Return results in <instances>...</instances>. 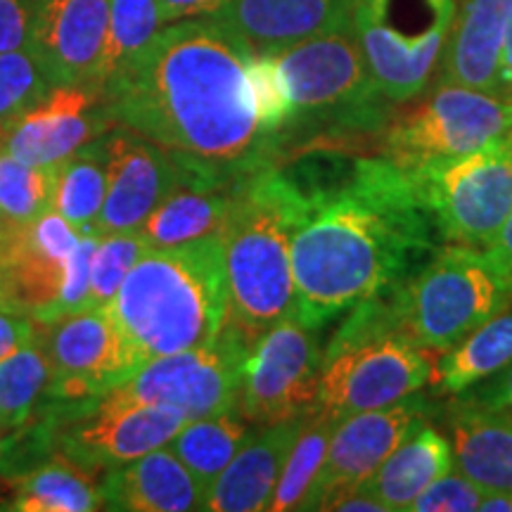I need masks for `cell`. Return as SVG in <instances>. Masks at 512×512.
Listing matches in <instances>:
<instances>
[{
    "mask_svg": "<svg viewBox=\"0 0 512 512\" xmlns=\"http://www.w3.org/2000/svg\"><path fill=\"white\" fill-rule=\"evenodd\" d=\"M188 422L178 408L105 394L91 411L64 427L60 451L98 475L166 446Z\"/></svg>",
    "mask_w": 512,
    "mask_h": 512,
    "instance_id": "5bb4252c",
    "label": "cell"
},
{
    "mask_svg": "<svg viewBox=\"0 0 512 512\" xmlns=\"http://www.w3.org/2000/svg\"><path fill=\"white\" fill-rule=\"evenodd\" d=\"M100 491L107 510L185 512L207 503V489L169 446L105 470Z\"/></svg>",
    "mask_w": 512,
    "mask_h": 512,
    "instance_id": "44dd1931",
    "label": "cell"
},
{
    "mask_svg": "<svg viewBox=\"0 0 512 512\" xmlns=\"http://www.w3.org/2000/svg\"><path fill=\"white\" fill-rule=\"evenodd\" d=\"M110 0H29V50L50 86L102 91Z\"/></svg>",
    "mask_w": 512,
    "mask_h": 512,
    "instance_id": "9a60e30c",
    "label": "cell"
},
{
    "mask_svg": "<svg viewBox=\"0 0 512 512\" xmlns=\"http://www.w3.org/2000/svg\"><path fill=\"white\" fill-rule=\"evenodd\" d=\"M8 430H10V427H8V422H5L3 415H0V439H3V434L8 432Z\"/></svg>",
    "mask_w": 512,
    "mask_h": 512,
    "instance_id": "7dc6e473",
    "label": "cell"
},
{
    "mask_svg": "<svg viewBox=\"0 0 512 512\" xmlns=\"http://www.w3.org/2000/svg\"><path fill=\"white\" fill-rule=\"evenodd\" d=\"M36 337L50 363V399L95 403L143 366L110 306L36 320Z\"/></svg>",
    "mask_w": 512,
    "mask_h": 512,
    "instance_id": "7c38bea8",
    "label": "cell"
},
{
    "mask_svg": "<svg viewBox=\"0 0 512 512\" xmlns=\"http://www.w3.org/2000/svg\"><path fill=\"white\" fill-rule=\"evenodd\" d=\"M112 128L98 86H53L12 121L5 152L29 166L50 169Z\"/></svg>",
    "mask_w": 512,
    "mask_h": 512,
    "instance_id": "d6986e66",
    "label": "cell"
},
{
    "mask_svg": "<svg viewBox=\"0 0 512 512\" xmlns=\"http://www.w3.org/2000/svg\"><path fill=\"white\" fill-rule=\"evenodd\" d=\"M306 197L280 164L240 176L221 228L228 323L254 342L294 313L292 240L306 219Z\"/></svg>",
    "mask_w": 512,
    "mask_h": 512,
    "instance_id": "3957f363",
    "label": "cell"
},
{
    "mask_svg": "<svg viewBox=\"0 0 512 512\" xmlns=\"http://www.w3.org/2000/svg\"><path fill=\"white\" fill-rule=\"evenodd\" d=\"M275 60L292 100L290 124L275 140L278 155L299 145L354 150L363 140H380L394 102L370 74L354 27L297 43Z\"/></svg>",
    "mask_w": 512,
    "mask_h": 512,
    "instance_id": "5b68a950",
    "label": "cell"
},
{
    "mask_svg": "<svg viewBox=\"0 0 512 512\" xmlns=\"http://www.w3.org/2000/svg\"><path fill=\"white\" fill-rule=\"evenodd\" d=\"M164 29L157 0H110L102 83L133 60Z\"/></svg>",
    "mask_w": 512,
    "mask_h": 512,
    "instance_id": "836d02e7",
    "label": "cell"
},
{
    "mask_svg": "<svg viewBox=\"0 0 512 512\" xmlns=\"http://www.w3.org/2000/svg\"><path fill=\"white\" fill-rule=\"evenodd\" d=\"M498 95L512 102V15L508 19L503 38V53L501 67H498Z\"/></svg>",
    "mask_w": 512,
    "mask_h": 512,
    "instance_id": "f6af8a7d",
    "label": "cell"
},
{
    "mask_svg": "<svg viewBox=\"0 0 512 512\" xmlns=\"http://www.w3.org/2000/svg\"><path fill=\"white\" fill-rule=\"evenodd\" d=\"M8 131H10V126L0 124V152L5 150V140H8Z\"/></svg>",
    "mask_w": 512,
    "mask_h": 512,
    "instance_id": "bcb514c9",
    "label": "cell"
},
{
    "mask_svg": "<svg viewBox=\"0 0 512 512\" xmlns=\"http://www.w3.org/2000/svg\"><path fill=\"white\" fill-rule=\"evenodd\" d=\"M320 510H342V512H389L375 494H370L363 484L344 486L337 489L328 501L320 505Z\"/></svg>",
    "mask_w": 512,
    "mask_h": 512,
    "instance_id": "b9f144b4",
    "label": "cell"
},
{
    "mask_svg": "<svg viewBox=\"0 0 512 512\" xmlns=\"http://www.w3.org/2000/svg\"><path fill=\"white\" fill-rule=\"evenodd\" d=\"M512 136V102L458 83H432L418 98L394 107L380 155L403 171L456 159Z\"/></svg>",
    "mask_w": 512,
    "mask_h": 512,
    "instance_id": "ba28073f",
    "label": "cell"
},
{
    "mask_svg": "<svg viewBox=\"0 0 512 512\" xmlns=\"http://www.w3.org/2000/svg\"><path fill=\"white\" fill-rule=\"evenodd\" d=\"M361 0H228L216 22L252 53L278 55L309 38L354 27Z\"/></svg>",
    "mask_w": 512,
    "mask_h": 512,
    "instance_id": "ffe728a7",
    "label": "cell"
},
{
    "mask_svg": "<svg viewBox=\"0 0 512 512\" xmlns=\"http://www.w3.org/2000/svg\"><path fill=\"white\" fill-rule=\"evenodd\" d=\"M304 418V415H302ZM302 418L278 425L256 427L252 439L240 448L238 456L221 472L211 486L204 510L214 512H259L268 510L275 486L283 475L287 453L297 439Z\"/></svg>",
    "mask_w": 512,
    "mask_h": 512,
    "instance_id": "603a6c76",
    "label": "cell"
},
{
    "mask_svg": "<svg viewBox=\"0 0 512 512\" xmlns=\"http://www.w3.org/2000/svg\"><path fill=\"white\" fill-rule=\"evenodd\" d=\"M247 79L252 86L256 117H259L261 131L268 138L278 140L280 133L292 119V100L287 93V83L280 74L275 55L252 53L247 62ZM278 147V145H275ZM278 155V152H275Z\"/></svg>",
    "mask_w": 512,
    "mask_h": 512,
    "instance_id": "8d00e7d4",
    "label": "cell"
},
{
    "mask_svg": "<svg viewBox=\"0 0 512 512\" xmlns=\"http://www.w3.org/2000/svg\"><path fill=\"white\" fill-rule=\"evenodd\" d=\"M36 335V320L24 313L0 306V361L15 354Z\"/></svg>",
    "mask_w": 512,
    "mask_h": 512,
    "instance_id": "60d3db41",
    "label": "cell"
},
{
    "mask_svg": "<svg viewBox=\"0 0 512 512\" xmlns=\"http://www.w3.org/2000/svg\"><path fill=\"white\" fill-rule=\"evenodd\" d=\"M437 358L396 323L392 294L384 290L351 306L323 349L318 411L342 420L418 394L432 380Z\"/></svg>",
    "mask_w": 512,
    "mask_h": 512,
    "instance_id": "8992f818",
    "label": "cell"
},
{
    "mask_svg": "<svg viewBox=\"0 0 512 512\" xmlns=\"http://www.w3.org/2000/svg\"><path fill=\"white\" fill-rule=\"evenodd\" d=\"M446 430L453 467L484 491H512V413L489 411L451 396Z\"/></svg>",
    "mask_w": 512,
    "mask_h": 512,
    "instance_id": "cb8c5ba5",
    "label": "cell"
},
{
    "mask_svg": "<svg viewBox=\"0 0 512 512\" xmlns=\"http://www.w3.org/2000/svg\"><path fill=\"white\" fill-rule=\"evenodd\" d=\"M451 470V441L430 427V420H427L415 427L361 484L380 498L389 512L411 510L415 498Z\"/></svg>",
    "mask_w": 512,
    "mask_h": 512,
    "instance_id": "484cf974",
    "label": "cell"
},
{
    "mask_svg": "<svg viewBox=\"0 0 512 512\" xmlns=\"http://www.w3.org/2000/svg\"><path fill=\"white\" fill-rule=\"evenodd\" d=\"M323 349L318 330L294 313L249 344L235 411L254 427L302 418L316 406Z\"/></svg>",
    "mask_w": 512,
    "mask_h": 512,
    "instance_id": "30bf717a",
    "label": "cell"
},
{
    "mask_svg": "<svg viewBox=\"0 0 512 512\" xmlns=\"http://www.w3.org/2000/svg\"><path fill=\"white\" fill-rule=\"evenodd\" d=\"M432 411L427 396L411 394L392 406L351 413L339 420L309 510H320L337 489L366 482L415 427L430 420Z\"/></svg>",
    "mask_w": 512,
    "mask_h": 512,
    "instance_id": "ac0fdd59",
    "label": "cell"
},
{
    "mask_svg": "<svg viewBox=\"0 0 512 512\" xmlns=\"http://www.w3.org/2000/svg\"><path fill=\"white\" fill-rule=\"evenodd\" d=\"M456 10L444 12L430 27L403 31L380 0H361L354 29L368 69L384 98L394 105L418 98L432 86Z\"/></svg>",
    "mask_w": 512,
    "mask_h": 512,
    "instance_id": "2e32d148",
    "label": "cell"
},
{
    "mask_svg": "<svg viewBox=\"0 0 512 512\" xmlns=\"http://www.w3.org/2000/svg\"><path fill=\"white\" fill-rule=\"evenodd\" d=\"M512 363V304L444 351L432 373L439 396H458Z\"/></svg>",
    "mask_w": 512,
    "mask_h": 512,
    "instance_id": "4316f807",
    "label": "cell"
},
{
    "mask_svg": "<svg viewBox=\"0 0 512 512\" xmlns=\"http://www.w3.org/2000/svg\"><path fill=\"white\" fill-rule=\"evenodd\" d=\"M29 48V0H0V53Z\"/></svg>",
    "mask_w": 512,
    "mask_h": 512,
    "instance_id": "ab89813d",
    "label": "cell"
},
{
    "mask_svg": "<svg viewBox=\"0 0 512 512\" xmlns=\"http://www.w3.org/2000/svg\"><path fill=\"white\" fill-rule=\"evenodd\" d=\"M512 0H460L441 57L439 81L498 95L503 38Z\"/></svg>",
    "mask_w": 512,
    "mask_h": 512,
    "instance_id": "7402d4cb",
    "label": "cell"
},
{
    "mask_svg": "<svg viewBox=\"0 0 512 512\" xmlns=\"http://www.w3.org/2000/svg\"><path fill=\"white\" fill-rule=\"evenodd\" d=\"M140 363L204 347L228 323V283L219 238L147 249L110 304Z\"/></svg>",
    "mask_w": 512,
    "mask_h": 512,
    "instance_id": "277c9868",
    "label": "cell"
},
{
    "mask_svg": "<svg viewBox=\"0 0 512 512\" xmlns=\"http://www.w3.org/2000/svg\"><path fill=\"white\" fill-rule=\"evenodd\" d=\"M48 76L29 48L0 53V124L12 126L50 91Z\"/></svg>",
    "mask_w": 512,
    "mask_h": 512,
    "instance_id": "d590c367",
    "label": "cell"
},
{
    "mask_svg": "<svg viewBox=\"0 0 512 512\" xmlns=\"http://www.w3.org/2000/svg\"><path fill=\"white\" fill-rule=\"evenodd\" d=\"M138 230L126 233H102L91 264V306H110L124 285L126 275L147 252Z\"/></svg>",
    "mask_w": 512,
    "mask_h": 512,
    "instance_id": "e575fe53",
    "label": "cell"
},
{
    "mask_svg": "<svg viewBox=\"0 0 512 512\" xmlns=\"http://www.w3.org/2000/svg\"><path fill=\"white\" fill-rule=\"evenodd\" d=\"M55 169L29 166L0 152V228L24 226L53 209Z\"/></svg>",
    "mask_w": 512,
    "mask_h": 512,
    "instance_id": "d6a6232c",
    "label": "cell"
},
{
    "mask_svg": "<svg viewBox=\"0 0 512 512\" xmlns=\"http://www.w3.org/2000/svg\"><path fill=\"white\" fill-rule=\"evenodd\" d=\"M159 15H162L164 27L166 24L181 22V19L192 17H211L219 12L228 0H157Z\"/></svg>",
    "mask_w": 512,
    "mask_h": 512,
    "instance_id": "7bdbcfd3",
    "label": "cell"
},
{
    "mask_svg": "<svg viewBox=\"0 0 512 512\" xmlns=\"http://www.w3.org/2000/svg\"><path fill=\"white\" fill-rule=\"evenodd\" d=\"M249 55L214 17L166 24L102 83V105L114 126L238 181L273 164L278 152L256 117Z\"/></svg>",
    "mask_w": 512,
    "mask_h": 512,
    "instance_id": "7a4b0ae2",
    "label": "cell"
},
{
    "mask_svg": "<svg viewBox=\"0 0 512 512\" xmlns=\"http://www.w3.org/2000/svg\"><path fill=\"white\" fill-rule=\"evenodd\" d=\"M0 306H5V302H3V292H0Z\"/></svg>",
    "mask_w": 512,
    "mask_h": 512,
    "instance_id": "c3c4849f",
    "label": "cell"
},
{
    "mask_svg": "<svg viewBox=\"0 0 512 512\" xmlns=\"http://www.w3.org/2000/svg\"><path fill=\"white\" fill-rule=\"evenodd\" d=\"M456 399L472 403V406L489 408V411L512 413V363H508L501 373L491 375L489 380L475 384L467 392L458 394Z\"/></svg>",
    "mask_w": 512,
    "mask_h": 512,
    "instance_id": "f35d334b",
    "label": "cell"
},
{
    "mask_svg": "<svg viewBox=\"0 0 512 512\" xmlns=\"http://www.w3.org/2000/svg\"><path fill=\"white\" fill-rule=\"evenodd\" d=\"M482 254L486 256V261H489V264L510 283L512 280V211L508 214V219H505L501 230H498L496 238L482 249Z\"/></svg>",
    "mask_w": 512,
    "mask_h": 512,
    "instance_id": "ee69618b",
    "label": "cell"
},
{
    "mask_svg": "<svg viewBox=\"0 0 512 512\" xmlns=\"http://www.w3.org/2000/svg\"><path fill=\"white\" fill-rule=\"evenodd\" d=\"M337 422V418L318 411V408L304 413L302 427H299L297 439L287 453L283 475L278 479L268 510H309Z\"/></svg>",
    "mask_w": 512,
    "mask_h": 512,
    "instance_id": "f546056e",
    "label": "cell"
},
{
    "mask_svg": "<svg viewBox=\"0 0 512 512\" xmlns=\"http://www.w3.org/2000/svg\"><path fill=\"white\" fill-rule=\"evenodd\" d=\"M233 183H211L181 178L164 202L140 223L138 233L150 249L181 247L190 242L219 238L226 221Z\"/></svg>",
    "mask_w": 512,
    "mask_h": 512,
    "instance_id": "d4e9b609",
    "label": "cell"
},
{
    "mask_svg": "<svg viewBox=\"0 0 512 512\" xmlns=\"http://www.w3.org/2000/svg\"><path fill=\"white\" fill-rule=\"evenodd\" d=\"M15 496L10 510L19 512H91L105 508L95 472L64 451L27 475L12 479Z\"/></svg>",
    "mask_w": 512,
    "mask_h": 512,
    "instance_id": "83f0119b",
    "label": "cell"
},
{
    "mask_svg": "<svg viewBox=\"0 0 512 512\" xmlns=\"http://www.w3.org/2000/svg\"><path fill=\"white\" fill-rule=\"evenodd\" d=\"M406 174L439 240L484 249L512 211V136Z\"/></svg>",
    "mask_w": 512,
    "mask_h": 512,
    "instance_id": "9c48e42d",
    "label": "cell"
},
{
    "mask_svg": "<svg viewBox=\"0 0 512 512\" xmlns=\"http://www.w3.org/2000/svg\"><path fill=\"white\" fill-rule=\"evenodd\" d=\"M105 190L107 150L100 136L57 164L53 209L79 228V233H91L105 202Z\"/></svg>",
    "mask_w": 512,
    "mask_h": 512,
    "instance_id": "4dcf8cb0",
    "label": "cell"
},
{
    "mask_svg": "<svg viewBox=\"0 0 512 512\" xmlns=\"http://www.w3.org/2000/svg\"><path fill=\"white\" fill-rule=\"evenodd\" d=\"M275 164L309 204L292 240L294 316L309 328L403 283L439 247L411 176L380 152L311 145Z\"/></svg>",
    "mask_w": 512,
    "mask_h": 512,
    "instance_id": "6da1fadb",
    "label": "cell"
},
{
    "mask_svg": "<svg viewBox=\"0 0 512 512\" xmlns=\"http://www.w3.org/2000/svg\"><path fill=\"white\" fill-rule=\"evenodd\" d=\"M254 432V425H249L233 408L211 418L190 420L166 446L181 458V463L197 477L209 496L211 486Z\"/></svg>",
    "mask_w": 512,
    "mask_h": 512,
    "instance_id": "f1b7e54d",
    "label": "cell"
},
{
    "mask_svg": "<svg viewBox=\"0 0 512 512\" xmlns=\"http://www.w3.org/2000/svg\"><path fill=\"white\" fill-rule=\"evenodd\" d=\"M508 285H510V292H512V280H510V283H508Z\"/></svg>",
    "mask_w": 512,
    "mask_h": 512,
    "instance_id": "681fc988",
    "label": "cell"
},
{
    "mask_svg": "<svg viewBox=\"0 0 512 512\" xmlns=\"http://www.w3.org/2000/svg\"><path fill=\"white\" fill-rule=\"evenodd\" d=\"M484 489L467 479L463 472H448L427 486L411 505L413 512H472L479 510Z\"/></svg>",
    "mask_w": 512,
    "mask_h": 512,
    "instance_id": "74e56055",
    "label": "cell"
},
{
    "mask_svg": "<svg viewBox=\"0 0 512 512\" xmlns=\"http://www.w3.org/2000/svg\"><path fill=\"white\" fill-rule=\"evenodd\" d=\"M79 228L48 209L24 226L0 228V292L8 309L34 320L60 316Z\"/></svg>",
    "mask_w": 512,
    "mask_h": 512,
    "instance_id": "4fadbf2b",
    "label": "cell"
},
{
    "mask_svg": "<svg viewBox=\"0 0 512 512\" xmlns=\"http://www.w3.org/2000/svg\"><path fill=\"white\" fill-rule=\"evenodd\" d=\"M396 323L420 347L444 354L512 304L508 280L467 245L437 247L399 285L389 287Z\"/></svg>",
    "mask_w": 512,
    "mask_h": 512,
    "instance_id": "52a82bcc",
    "label": "cell"
},
{
    "mask_svg": "<svg viewBox=\"0 0 512 512\" xmlns=\"http://www.w3.org/2000/svg\"><path fill=\"white\" fill-rule=\"evenodd\" d=\"M249 344L240 330L226 323L214 342L152 358L107 394L121 401L178 408L190 420L233 411Z\"/></svg>",
    "mask_w": 512,
    "mask_h": 512,
    "instance_id": "8fae6325",
    "label": "cell"
},
{
    "mask_svg": "<svg viewBox=\"0 0 512 512\" xmlns=\"http://www.w3.org/2000/svg\"><path fill=\"white\" fill-rule=\"evenodd\" d=\"M50 394V363L41 339L0 361V415L8 427L22 425Z\"/></svg>",
    "mask_w": 512,
    "mask_h": 512,
    "instance_id": "1f68e13d",
    "label": "cell"
},
{
    "mask_svg": "<svg viewBox=\"0 0 512 512\" xmlns=\"http://www.w3.org/2000/svg\"><path fill=\"white\" fill-rule=\"evenodd\" d=\"M102 140L107 150V190L95 230H138L181 183V166L174 152L124 126H114Z\"/></svg>",
    "mask_w": 512,
    "mask_h": 512,
    "instance_id": "e0dca14e",
    "label": "cell"
}]
</instances>
